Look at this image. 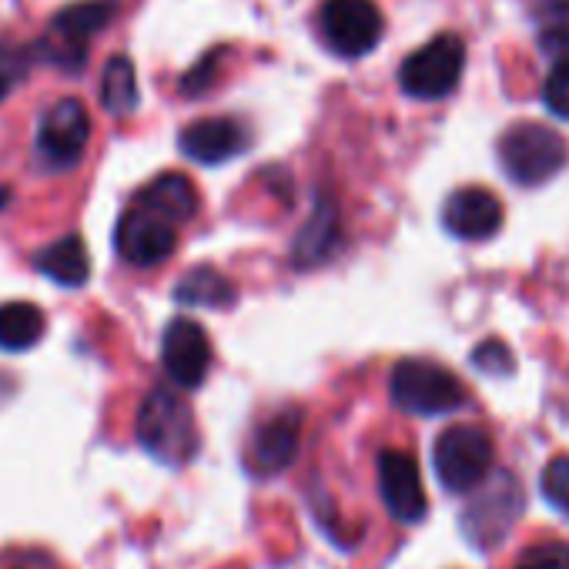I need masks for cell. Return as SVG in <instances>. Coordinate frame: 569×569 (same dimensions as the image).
I'll list each match as a JSON object with an SVG mask.
<instances>
[{"label": "cell", "mask_w": 569, "mask_h": 569, "mask_svg": "<svg viewBox=\"0 0 569 569\" xmlns=\"http://www.w3.org/2000/svg\"><path fill=\"white\" fill-rule=\"evenodd\" d=\"M134 439L138 446L161 466L181 469L198 456V426L184 399L164 386L151 389L144 402L138 406L134 419Z\"/></svg>", "instance_id": "cell-1"}, {"label": "cell", "mask_w": 569, "mask_h": 569, "mask_svg": "<svg viewBox=\"0 0 569 569\" xmlns=\"http://www.w3.org/2000/svg\"><path fill=\"white\" fill-rule=\"evenodd\" d=\"M499 164L509 181L522 188H539L556 178L569 161V144L559 131L539 121H516L499 138Z\"/></svg>", "instance_id": "cell-2"}, {"label": "cell", "mask_w": 569, "mask_h": 569, "mask_svg": "<svg viewBox=\"0 0 569 569\" xmlns=\"http://www.w3.org/2000/svg\"><path fill=\"white\" fill-rule=\"evenodd\" d=\"M476 489H479V492H476L472 502L462 509L459 526H462V536H466L476 549L489 552V549H496V546L512 532V526H516L519 516H522L526 499H522V489H519L516 476H509V472L486 476Z\"/></svg>", "instance_id": "cell-3"}, {"label": "cell", "mask_w": 569, "mask_h": 569, "mask_svg": "<svg viewBox=\"0 0 569 569\" xmlns=\"http://www.w3.org/2000/svg\"><path fill=\"white\" fill-rule=\"evenodd\" d=\"M392 402L412 416H449L466 406V386L429 359H402L389 379Z\"/></svg>", "instance_id": "cell-4"}, {"label": "cell", "mask_w": 569, "mask_h": 569, "mask_svg": "<svg viewBox=\"0 0 569 569\" xmlns=\"http://www.w3.org/2000/svg\"><path fill=\"white\" fill-rule=\"evenodd\" d=\"M466 68V44L456 34H439L412 51L399 68V84L409 98L439 101L449 98Z\"/></svg>", "instance_id": "cell-5"}, {"label": "cell", "mask_w": 569, "mask_h": 569, "mask_svg": "<svg viewBox=\"0 0 569 569\" xmlns=\"http://www.w3.org/2000/svg\"><path fill=\"white\" fill-rule=\"evenodd\" d=\"M432 466L449 492H472L492 472V439L479 426H449L432 446Z\"/></svg>", "instance_id": "cell-6"}, {"label": "cell", "mask_w": 569, "mask_h": 569, "mask_svg": "<svg viewBox=\"0 0 569 569\" xmlns=\"http://www.w3.org/2000/svg\"><path fill=\"white\" fill-rule=\"evenodd\" d=\"M319 31L332 54L356 61L382 41V11L376 0H326L319 11Z\"/></svg>", "instance_id": "cell-7"}, {"label": "cell", "mask_w": 569, "mask_h": 569, "mask_svg": "<svg viewBox=\"0 0 569 569\" xmlns=\"http://www.w3.org/2000/svg\"><path fill=\"white\" fill-rule=\"evenodd\" d=\"M111 18H114L111 0H81V4H71L61 14H54L41 51L48 54V61L78 71L88 61V44L108 28Z\"/></svg>", "instance_id": "cell-8"}, {"label": "cell", "mask_w": 569, "mask_h": 569, "mask_svg": "<svg viewBox=\"0 0 569 569\" xmlns=\"http://www.w3.org/2000/svg\"><path fill=\"white\" fill-rule=\"evenodd\" d=\"M91 138V114L78 98H61L41 114L38 154L48 168H74Z\"/></svg>", "instance_id": "cell-9"}, {"label": "cell", "mask_w": 569, "mask_h": 569, "mask_svg": "<svg viewBox=\"0 0 569 569\" xmlns=\"http://www.w3.org/2000/svg\"><path fill=\"white\" fill-rule=\"evenodd\" d=\"M114 241H118V254L128 264L154 268L164 258H171V251L178 244V224H171L168 218H161V214H154L134 201V208H128L121 214Z\"/></svg>", "instance_id": "cell-10"}, {"label": "cell", "mask_w": 569, "mask_h": 569, "mask_svg": "<svg viewBox=\"0 0 569 569\" xmlns=\"http://www.w3.org/2000/svg\"><path fill=\"white\" fill-rule=\"evenodd\" d=\"M379 492H382L389 516L402 526H416L429 512L419 462L402 449H382L379 452Z\"/></svg>", "instance_id": "cell-11"}, {"label": "cell", "mask_w": 569, "mask_h": 569, "mask_svg": "<svg viewBox=\"0 0 569 569\" xmlns=\"http://www.w3.org/2000/svg\"><path fill=\"white\" fill-rule=\"evenodd\" d=\"M161 366L168 379L181 389H198L211 369L208 332L191 319H174L161 336Z\"/></svg>", "instance_id": "cell-12"}, {"label": "cell", "mask_w": 569, "mask_h": 569, "mask_svg": "<svg viewBox=\"0 0 569 569\" xmlns=\"http://www.w3.org/2000/svg\"><path fill=\"white\" fill-rule=\"evenodd\" d=\"M442 224L459 241H486L502 228V204L486 188H459L442 204Z\"/></svg>", "instance_id": "cell-13"}, {"label": "cell", "mask_w": 569, "mask_h": 569, "mask_svg": "<svg viewBox=\"0 0 569 569\" xmlns=\"http://www.w3.org/2000/svg\"><path fill=\"white\" fill-rule=\"evenodd\" d=\"M299 442H302V419L296 412H278L264 426H258L248 449V466L258 476H278L296 462Z\"/></svg>", "instance_id": "cell-14"}, {"label": "cell", "mask_w": 569, "mask_h": 569, "mask_svg": "<svg viewBox=\"0 0 569 569\" xmlns=\"http://www.w3.org/2000/svg\"><path fill=\"white\" fill-rule=\"evenodd\" d=\"M178 148L194 164L211 168V164L231 161L244 148V131L231 118H204V121H194L181 131Z\"/></svg>", "instance_id": "cell-15"}, {"label": "cell", "mask_w": 569, "mask_h": 569, "mask_svg": "<svg viewBox=\"0 0 569 569\" xmlns=\"http://www.w3.org/2000/svg\"><path fill=\"white\" fill-rule=\"evenodd\" d=\"M138 204H144L148 211L168 218L171 224H184L198 214V188L178 174V171H168V174H158L154 181H148L141 191H138Z\"/></svg>", "instance_id": "cell-16"}, {"label": "cell", "mask_w": 569, "mask_h": 569, "mask_svg": "<svg viewBox=\"0 0 569 569\" xmlns=\"http://www.w3.org/2000/svg\"><path fill=\"white\" fill-rule=\"evenodd\" d=\"M34 268L51 278L54 284H64V289H81L91 274V258H88V244L81 234H64L58 241H51L48 248H41L34 254Z\"/></svg>", "instance_id": "cell-17"}, {"label": "cell", "mask_w": 569, "mask_h": 569, "mask_svg": "<svg viewBox=\"0 0 569 569\" xmlns=\"http://www.w3.org/2000/svg\"><path fill=\"white\" fill-rule=\"evenodd\" d=\"M48 319L31 302L0 306V352H28L44 339Z\"/></svg>", "instance_id": "cell-18"}, {"label": "cell", "mask_w": 569, "mask_h": 569, "mask_svg": "<svg viewBox=\"0 0 569 569\" xmlns=\"http://www.w3.org/2000/svg\"><path fill=\"white\" fill-rule=\"evenodd\" d=\"M174 299L181 306H201V309H228L234 302V284L211 271V268H194L174 284Z\"/></svg>", "instance_id": "cell-19"}, {"label": "cell", "mask_w": 569, "mask_h": 569, "mask_svg": "<svg viewBox=\"0 0 569 569\" xmlns=\"http://www.w3.org/2000/svg\"><path fill=\"white\" fill-rule=\"evenodd\" d=\"M101 104L108 114H118V118L131 114L138 104V74L124 54L111 58L101 74Z\"/></svg>", "instance_id": "cell-20"}, {"label": "cell", "mask_w": 569, "mask_h": 569, "mask_svg": "<svg viewBox=\"0 0 569 569\" xmlns=\"http://www.w3.org/2000/svg\"><path fill=\"white\" fill-rule=\"evenodd\" d=\"M336 228H339L336 208L319 204V211L312 214L306 231L296 238V261L299 264H319L322 258H329V251L336 244Z\"/></svg>", "instance_id": "cell-21"}, {"label": "cell", "mask_w": 569, "mask_h": 569, "mask_svg": "<svg viewBox=\"0 0 569 569\" xmlns=\"http://www.w3.org/2000/svg\"><path fill=\"white\" fill-rule=\"evenodd\" d=\"M539 489H542V499L556 512L569 516V456H556L546 462V469L539 476Z\"/></svg>", "instance_id": "cell-22"}, {"label": "cell", "mask_w": 569, "mask_h": 569, "mask_svg": "<svg viewBox=\"0 0 569 569\" xmlns=\"http://www.w3.org/2000/svg\"><path fill=\"white\" fill-rule=\"evenodd\" d=\"M28 68H31V51L0 38V101H4L24 81Z\"/></svg>", "instance_id": "cell-23"}, {"label": "cell", "mask_w": 569, "mask_h": 569, "mask_svg": "<svg viewBox=\"0 0 569 569\" xmlns=\"http://www.w3.org/2000/svg\"><path fill=\"white\" fill-rule=\"evenodd\" d=\"M512 569H569V542L562 539H542L516 559Z\"/></svg>", "instance_id": "cell-24"}, {"label": "cell", "mask_w": 569, "mask_h": 569, "mask_svg": "<svg viewBox=\"0 0 569 569\" xmlns=\"http://www.w3.org/2000/svg\"><path fill=\"white\" fill-rule=\"evenodd\" d=\"M542 104L569 121V61H552L546 81H542Z\"/></svg>", "instance_id": "cell-25"}, {"label": "cell", "mask_w": 569, "mask_h": 569, "mask_svg": "<svg viewBox=\"0 0 569 569\" xmlns=\"http://www.w3.org/2000/svg\"><path fill=\"white\" fill-rule=\"evenodd\" d=\"M472 366H476L479 372H486V376H512V369H516L512 352H509L502 342H496V339L482 342V346L472 352Z\"/></svg>", "instance_id": "cell-26"}, {"label": "cell", "mask_w": 569, "mask_h": 569, "mask_svg": "<svg viewBox=\"0 0 569 569\" xmlns=\"http://www.w3.org/2000/svg\"><path fill=\"white\" fill-rule=\"evenodd\" d=\"M542 21L539 24H562L569 28V0H546V4L539 8Z\"/></svg>", "instance_id": "cell-27"}]
</instances>
